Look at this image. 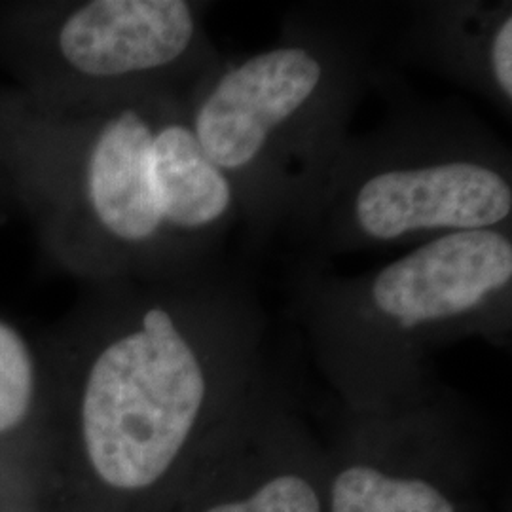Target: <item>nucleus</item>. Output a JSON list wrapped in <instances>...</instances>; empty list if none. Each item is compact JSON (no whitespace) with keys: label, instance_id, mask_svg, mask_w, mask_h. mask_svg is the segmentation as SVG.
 <instances>
[{"label":"nucleus","instance_id":"1","mask_svg":"<svg viewBox=\"0 0 512 512\" xmlns=\"http://www.w3.org/2000/svg\"><path fill=\"white\" fill-rule=\"evenodd\" d=\"M0 118L16 211L48 262L84 287L213 264L241 222L234 186L190 124L186 90L67 112L0 92Z\"/></svg>","mask_w":512,"mask_h":512},{"label":"nucleus","instance_id":"2","mask_svg":"<svg viewBox=\"0 0 512 512\" xmlns=\"http://www.w3.org/2000/svg\"><path fill=\"white\" fill-rule=\"evenodd\" d=\"M84 289L48 353L52 421L73 423L107 486L145 490L179 458L209 404L207 348L255 319L258 296L222 260Z\"/></svg>","mask_w":512,"mask_h":512},{"label":"nucleus","instance_id":"3","mask_svg":"<svg viewBox=\"0 0 512 512\" xmlns=\"http://www.w3.org/2000/svg\"><path fill=\"white\" fill-rule=\"evenodd\" d=\"M366 76L365 38L330 19L293 18L272 46L220 55L186 90L194 133L255 241L293 230L308 209L353 133Z\"/></svg>","mask_w":512,"mask_h":512},{"label":"nucleus","instance_id":"4","mask_svg":"<svg viewBox=\"0 0 512 512\" xmlns=\"http://www.w3.org/2000/svg\"><path fill=\"white\" fill-rule=\"evenodd\" d=\"M293 230L323 255L512 230L511 148L458 103L399 110L349 135Z\"/></svg>","mask_w":512,"mask_h":512},{"label":"nucleus","instance_id":"5","mask_svg":"<svg viewBox=\"0 0 512 512\" xmlns=\"http://www.w3.org/2000/svg\"><path fill=\"white\" fill-rule=\"evenodd\" d=\"M205 2L55 0L0 4V61L40 110L92 109L184 92L217 63Z\"/></svg>","mask_w":512,"mask_h":512},{"label":"nucleus","instance_id":"6","mask_svg":"<svg viewBox=\"0 0 512 512\" xmlns=\"http://www.w3.org/2000/svg\"><path fill=\"white\" fill-rule=\"evenodd\" d=\"M294 298L325 336L349 346L416 348L450 332H503L512 310V230L423 241L363 274L304 266Z\"/></svg>","mask_w":512,"mask_h":512},{"label":"nucleus","instance_id":"7","mask_svg":"<svg viewBox=\"0 0 512 512\" xmlns=\"http://www.w3.org/2000/svg\"><path fill=\"white\" fill-rule=\"evenodd\" d=\"M403 48L511 118L512 2H418L410 10Z\"/></svg>","mask_w":512,"mask_h":512},{"label":"nucleus","instance_id":"8","mask_svg":"<svg viewBox=\"0 0 512 512\" xmlns=\"http://www.w3.org/2000/svg\"><path fill=\"white\" fill-rule=\"evenodd\" d=\"M50 361L18 323L0 313V442L50 429Z\"/></svg>","mask_w":512,"mask_h":512},{"label":"nucleus","instance_id":"9","mask_svg":"<svg viewBox=\"0 0 512 512\" xmlns=\"http://www.w3.org/2000/svg\"><path fill=\"white\" fill-rule=\"evenodd\" d=\"M332 512H456L423 480H397L368 467H351L336 478Z\"/></svg>","mask_w":512,"mask_h":512},{"label":"nucleus","instance_id":"10","mask_svg":"<svg viewBox=\"0 0 512 512\" xmlns=\"http://www.w3.org/2000/svg\"><path fill=\"white\" fill-rule=\"evenodd\" d=\"M207 512H321L319 497L300 476H279L249 501L226 503Z\"/></svg>","mask_w":512,"mask_h":512},{"label":"nucleus","instance_id":"11","mask_svg":"<svg viewBox=\"0 0 512 512\" xmlns=\"http://www.w3.org/2000/svg\"><path fill=\"white\" fill-rule=\"evenodd\" d=\"M14 211H16V207L12 202V196H10V192H8L4 183L0 181V224H4L6 220L10 219Z\"/></svg>","mask_w":512,"mask_h":512},{"label":"nucleus","instance_id":"12","mask_svg":"<svg viewBox=\"0 0 512 512\" xmlns=\"http://www.w3.org/2000/svg\"><path fill=\"white\" fill-rule=\"evenodd\" d=\"M4 156H6V139H4V128L0 120V181L4 183ZM6 186V183H4ZM8 188V186H6Z\"/></svg>","mask_w":512,"mask_h":512}]
</instances>
